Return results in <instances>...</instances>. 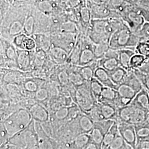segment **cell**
<instances>
[{
	"mask_svg": "<svg viewBox=\"0 0 149 149\" xmlns=\"http://www.w3.org/2000/svg\"><path fill=\"white\" fill-rule=\"evenodd\" d=\"M34 97L36 100L39 102H44L47 101L49 97L48 90L46 88L41 86L34 94Z\"/></svg>",
	"mask_w": 149,
	"mask_h": 149,
	"instance_id": "cell-48",
	"label": "cell"
},
{
	"mask_svg": "<svg viewBox=\"0 0 149 149\" xmlns=\"http://www.w3.org/2000/svg\"><path fill=\"white\" fill-rule=\"evenodd\" d=\"M118 56H119V50L110 48L106 54L104 58H116L118 59Z\"/></svg>",
	"mask_w": 149,
	"mask_h": 149,
	"instance_id": "cell-53",
	"label": "cell"
},
{
	"mask_svg": "<svg viewBox=\"0 0 149 149\" xmlns=\"http://www.w3.org/2000/svg\"><path fill=\"white\" fill-rule=\"evenodd\" d=\"M32 37L36 42V50H42L47 53L49 52L53 46L50 36L44 33H35Z\"/></svg>",
	"mask_w": 149,
	"mask_h": 149,
	"instance_id": "cell-14",
	"label": "cell"
},
{
	"mask_svg": "<svg viewBox=\"0 0 149 149\" xmlns=\"http://www.w3.org/2000/svg\"><path fill=\"white\" fill-rule=\"evenodd\" d=\"M134 5L142 13L149 12V0H132Z\"/></svg>",
	"mask_w": 149,
	"mask_h": 149,
	"instance_id": "cell-49",
	"label": "cell"
},
{
	"mask_svg": "<svg viewBox=\"0 0 149 149\" xmlns=\"http://www.w3.org/2000/svg\"><path fill=\"white\" fill-rule=\"evenodd\" d=\"M133 71L141 83L143 87L149 92V76L145 74L139 69L135 70Z\"/></svg>",
	"mask_w": 149,
	"mask_h": 149,
	"instance_id": "cell-47",
	"label": "cell"
},
{
	"mask_svg": "<svg viewBox=\"0 0 149 149\" xmlns=\"http://www.w3.org/2000/svg\"><path fill=\"white\" fill-rule=\"evenodd\" d=\"M33 52L17 49L16 63L18 70L27 72L32 69L34 61Z\"/></svg>",
	"mask_w": 149,
	"mask_h": 149,
	"instance_id": "cell-10",
	"label": "cell"
},
{
	"mask_svg": "<svg viewBox=\"0 0 149 149\" xmlns=\"http://www.w3.org/2000/svg\"><path fill=\"white\" fill-rule=\"evenodd\" d=\"M90 10L92 19H106L112 17H120L117 12L111 10L107 5L87 3Z\"/></svg>",
	"mask_w": 149,
	"mask_h": 149,
	"instance_id": "cell-9",
	"label": "cell"
},
{
	"mask_svg": "<svg viewBox=\"0 0 149 149\" xmlns=\"http://www.w3.org/2000/svg\"><path fill=\"white\" fill-rule=\"evenodd\" d=\"M109 1V0H88L86 2V4L89 3L99 5H107L108 4Z\"/></svg>",
	"mask_w": 149,
	"mask_h": 149,
	"instance_id": "cell-55",
	"label": "cell"
},
{
	"mask_svg": "<svg viewBox=\"0 0 149 149\" xmlns=\"http://www.w3.org/2000/svg\"><path fill=\"white\" fill-rule=\"evenodd\" d=\"M140 40L138 34L133 33L125 24L112 34L109 43L110 48L116 49H135Z\"/></svg>",
	"mask_w": 149,
	"mask_h": 149,
	"instance_id": "cell-2",
	"label": "cell"
},
{
	"mask_svg": "<svg viewBox=\"0 0 149 149\" xmlns=\"http://www.w3.org/2000/svg\"><path fill=\"white\" fill-rule=\"evenodd\" d=\"M135 52V49H123L119 50V56L118 60L120 66L122 67L124 69L129 71V63L132 56L133 55Z\"/></svg>",
	"mask_w": 149,
	"mask_h": 149,
	"instance_id": "cell-24",
	"label": "cell"
},
{
	"mask_svg": "<svg viewBox=\"0 0 149 149\" xmlns=\"http://www.w3.org/2000/svg\"><path fill=\"white\" fill-rule=\"evenodd\" d=\"M0 149H24V148H18V147H16L15 146L11 145L10 144L7 143L6 145H4L3 146H1Z\"/></svg>",
	"mask_w": 149,
	"mask_h": 149,
	"instance_id": "cell-58",
	"label": "cell"
},
{
	"mask_svg": "<svg viewBox=\"0 0 149 149\" xmlns=\"http://www.w3.org/2000/svg\"><path fill=\"white\" fill-rule=\"evenodd\" d=\"M130 1L131 0H109L107 6L112 11L118 12L130 2Z\"/></svg>",
	"mask_w": 149,
	"mask_h": 149,
	"instance_id": "cell-45",
	"label": "cell"
},
{
	"mask_svg": "<svg viewBox=\"0 0 149 149\" xmlns=\"http://www.w3.org/2000/svg\"><path fill=\"white\" fill-rule=\"evenodd\" d=\"M115 122L104 120L95 123L94 128L90 133L91 140L102 147L106 135Z\"/></svg>",
	"mask_w": 149,
	"mask_h": 149,
	"instance_id": "cell-6",
	"label": "cell"
},
{
	"mask_svg": "<svg viewBox=\"0 0 149 149\" xmlns=\"http://www.w3.org/2000/svg\"><path fill=\"white\" fill-rule=\"evenodd\" d=\"M89 83L92 93L96 99V101L97 102L101 96L102 92L104 86L95 78Z\"/></svg>",
	"mask_w": 149,
	"mask_h": 149,
	"instance_id": "cell-41",
	"label": "cell"
},
{
	"mask_svg": "<svg viewBox=\"0 0 149 149\" xmlns=\"http://www.w3.org/2000/svg\"><path fill=\"white\" fill-rule=\"evenodd\" d=\"M77 18L78 21H79L81 23V25L85 28L87 33L88 28L90 25L91 22L92 21V17L90 10L86 4L80 6L77 13Z\"/></svg>",
	"mask_w": 149,
	"mask_h": 149,
	"instance_id": "cell-21",
	"label": "cell"
},
{
	"mask_svg": "<svg viewBox=\"0 0 149 149\" xmlns=\"http://www.w3.org/2000/svg\"><path fill=\"white\" fill-rule=\"evenodd\" d=\"M32 116L28 109L20 108L2 121L10 138L24 130L31 123Z\"/></svg>",
	"mask_w": 149,
	"mask_h": 149,
	"instance_id": "cell-1",
	"label": "cell"
},
{
	"mask_svg": "<svg viewBox=\"0 0 149 149\" xmlns=\"http://www.w3.org/2000/svg\"><path fill=\"white\" fill-rule=\"evenodd\" d=\"M122 84H125L130 86L138 93L144 88L133 70L128 71V73Z\"/></svg>",
	"mask_w": 149,
	"mask_h": 149,
	"instance_id": "cell-26",
	"label": "cell"
},
{
	"mask_svg": "<svg viewBox=\"0 0 149 149\" xmlns=\"http://www.w3.org/2000/svg\"><path fill=\"white\" fill-rule=\"evenodd\" d=\"M131 105L149 110V92L143 88L134 97Z\"/></svg>",
	"mask_w": 149,
	"mask_h": 149,
	"instance_id": "cell-20",
	"label": "cell"
},
{
	"mask_svg": "<svg viewBox=\"0 0 149 149\" xmlns=\"http://www.w3.org/2000/svg\"><path fill=\"white\" fill-rule=\"evenodd\" d=\"M29 0H7L8 2L11 3L12 4H20L25 3Z\"/></svg>",
	"mask_w": 149,
	"mask_h": 149,
	"instance_id": "cell-59",
	"label": "cell"
},
{
	"mask_svg": "<svg viewBox=\"0 0 149 149\" xmlns=\"http://www.w3.org/2000/svg\"><path fill=\"white\" fill-rule=\"evenodd\" d=\"M119 135L118 122H115L105 136L102 146V149H106L110 144H112Z\"/></svg>",
	"mask_w": 149,
	"mask_h": 149,
	"instance_id": "cell-32",
	"label": "cell"
},
{
	"mask_svg": "<svg viewBox=\"0 0 149 149\" xmlns=\"http://www.w3.org/2000/svg\"><path fill=\"white\" fill-rule=\"evenodd\" d=\"M23 89L27 93H36L41 87L40 81L33 78H27L22 84Z\"/></svg>",
	"mask_w": 149,
	"mask_h": 149,
	"instance_id": "cell-35",
	"label": "cell"
},
{
	"mask_svg": "<svg viewBox=\"0 0 149 149\" xmlns=\"http://www.w3.org/2000/svg\"><path fill=\"white\" fill-rule=\"evenodd\" d=\"M35 128L38 136L39 149H59L60 144L45 132L41 123L35 122Z\"/></svg>",
	"mask_w": 149,
	"mask_h": 149,
	"instance_id": "cell-7",
	"label": "cell"
},
{
	"mask_svg": "<svg viewBox=\"0 0 149 149\" xmlns=\"http://www.w3.org/2000/svg\"><path fill=\"white\" fill-rule=\"evenodd\" d=\"M118 95L121 98H127L133 101L138 92L133 88L125 84H121L117 86L116 88Z\"/></svg>",
	"mask_w": 149,
	"mask_h": 149,
	"instance_id": "cell-30",
	"label": "cell"
},
{
	"mask_svg": "<svg viewBox=\"0 0 149 149\" xmlns=\"http://www.w3.org/2000/svg\"><path fill=\"white\" fill-rule=\"evenodd\" d=\"M12 44L17 49L33 52L36 50L37 44L32 37L28 36L24 33L21 34L13 38Z\"/></svg>",
	"mask_w": 149,
	"mask_h": 149,
	"instance_id": "cell-11",
	"label": "cell"
},
{
	"mask_svg": "<svg viewBox=\"0 0 149 149\" xmlns=\"http://www.w3.org/2000/svg\"><path fill=\"white\" fill-rule=\"evenodd\" d=\"M143 16H144L145 21L147 22H149V12L147 13H142Z\"/></svg>",
	"mask_w": 149,
	"mask_h": 149,
	"instance_id": "cell-60",
	"label": "cell"
},
{
	"mask_svg": "<svg viewBox=\"0 0 149 149\" xmlns=\"http://www.w3.org/2000/svg\"><path fill=\"white\" fill-rule=\"evenodd\" d=\"M95 78L100 82L104 87H110L116 90L117 87V86L116 85L112 82L109 72L102 68L98 67L96 69L95 73Z\"/></svg>",
	"mask_w": 149,
	"mask_h": 149,
	"instance_id": "cell-22",
	"label": "cell"
},
{
	"mask_svg": "<svg viewBox=\"0 0 149 149\" xmlns=\"http://www.w3.org/2000/svg\"><path fill=\"white\" fill-rule=\"evenodd\" d=\"M138 35L141 40H149V22H146L139 32Z\"/></svg>",
	"mask_w": 149,
	"mask_h": 149,
	"instance_id": "cell-51",
	"label": "cell"
},
{
	"mask_svg": "<svg viewBox=\"0 0 149 149\" xmlns=\"http://www.w3.org/2000/svg\"><path fill=\"white\" fill-rule=\"evenodd\" d=\"M87 114L90 116V117L93 119L95 122L104 120L102 115L100 107L97 102L92 109Z\"/></svg>",
	"mask_w": 149,
	"mask_h": 149,
	"instance_id": "cell-46",
	"label": "cell"
},
{
	"mask_svg": "<svg viewBox=\"0 0 149 149\" xmlns=\"http://www.w3.org/2000/svg\"><path fill=\"white\" fill-rule=\"evenodd\" d=\"M1 73H2V79L6 83L10 84V85L22 84L26 80L24 72H22L18 70H7L1 69Z\"/></svg>",
	"mask_w": 149,
	"mask_h": 149,
	"instance_id": "cell-13",
	"label": "cell"
},
{
	"mask_svg": "<svg viewBox=\"0 0 149 149\" xmlns=\"http://www.w3.org/2000/svg\"><path fill=\"white\" fill-rule=\"evenodd\" d=\"M36 20V17L32 14H28L24 23L23 33L28 36L32 37L35 33Z\"/></svg>",
	"mask_w": 149,
	"mask_h": 149,
	"instance_id": "cell-34",
	"label": "cell"
},
{
	"mask_svg": "<svg viewBox=\"0 0 149 149\" xmlns=\"http://www.w3.org/2000/svg\"><path fill=\"white\" fill-rule=\"evenodd\" d=\"M82 51V33H79L78 35L76 43L71 53L70 54L69 59L67 63L71 64L73 66L79 65L80 56Z\"/></svg>",
	"mask_w": 149,
	"mask_h": 149,
	"instance_id": "cell-19",
	"label": "cell"
},
{
	"mask_svg": "<svg viewBox=\"0 0 149 149\" xmlns=\"http://www.w3.org/2000/svg\"><path fill=\"white\" fill-rule=\"evenodd\" d=\"M139 70H140L142 72H143L145 74L149 76V60H148L146 61V63Z\"/></svg>",
	"mask_w": 149,
	"mask_h": 149,
	"instance_id": "cell-57",
	"label": "cell"
},
{
	"mask_svg": "<svg viewBox=\"0 0 149 149\" xmlns=\"http://www.w3.org/2000/svg\"><path fill=\"white\" fill-rule=\"evenodd\" d=\"M28 111L32 116V119L35 122L44 124L50 120V114L48 110L40 103L33 104L29 107Z\"/></svg>",
	"mask_w": 149,
	"mask_h": 149,
	"instance_id": "cell-12",
	"label": "cell"
},
{
	"mask_svg": "<svg viewBox=\"0 0 149 149\" xmlns=\"http://www.w3.org/2000/svg\"><path fill=\"white\" fill-rule=\"evenodd\" d=\"M104 149H133L119 135L112 144Z\"/></svg>",
	"mask_w": 149,
	"mask_h": 149,
	"instance_id": "cell-43",
	"label": "cell"
},
{
	"mask_svg": "<svg viewBox=\"0 0 149 149\" xmlns=\"http://www.w3.org/2000/svg\"><path fill=\"white\" fill-rule=\"evenodd\" d=\"M78 35L79 34L60 32L50 36L53 45L63 48L70 54L76 43Z\"/></svg>",
	"mask_w": 149,
	"mask_h": 149,
	"instance_id": "cell-5",
	"label": "cell"
},
{
	"mask_svg": "<svg viewBox=\"0 0 149 149\" xmlns=\"http://www.w3.org/2000/svg\"><path fill=\"white\" fill-rule=\"evenodd\" d=\"M48 54L53 61L59 64L67 63L70 55L64 49L54 45L52 46Z\"/></svg>",
	"mask_w": 149,
	"mask_h": 149,
	"instance_id": "cell-17",
	"label": "cell"
},
{
	"mask_svg": "<svg viewBox=\"0 0 149 149\" xmlns=\"http://www.w3.org/2000/svg\"><path fill=\"white\" fill-rule=\"evenodd\" d=\"M128 71L120 66L112 72H109L112 82L117 86L122 83Z\"/></svg>",
	"mask_w": 149,
	"mask_h": 149,
	"instance_id": "cell-33",
	"label": "cell"
},
{
	"mask_svg": "<svg viewBox=\"0 0 149 149\" xmlns=\"http://www.w3.org/2000/svg\"><path fill=\"white\" fill-rule=\"evenodd\" d=\"M110 46L109 42H103L95 44L94 53L95 54L96 60H98L104 58Z\"/></svg>",
	"mask_w": 149,
	"mask_h": 149,
	"instance_id": "cell-39",
	"label": "cell"
},
{
	"mask_svg": "<svg viewBox=\"0 0 149 149\" xmlns=\"http://www.w3.org/2000/svg\"><path fill=\"white\" fill-rule=\"evenodd\" d=\"M120 66L118 59L103 58L98 60V67H101L108 72H112Z\"/></svg>",
	"mask_w": 149,
	"mask_h": 149,
	"instance_id": "cell-31",
	"label": "cell"
},
{
	"mask_svg": "<svg viewBox=\"0 0 149 149\" xmlns=\"http://www.w3.org/2000/svg\"><path fill=\"white\" fill-rule=\"evenodd\" d=\"M70 82L76 88L83 85L85 83V81L82 78L81 74L77 71H71L69 72Z\"/></svg>",
	"mask_w": 149,
	"mask_h": 149,
	"instance_id": "cell-44",
	"label": "cell"
},
{
	"mask_svg": "<svg viewBox=\"0 0 149 149\" xmlns=\"http://www.w3.org/2000/svg\"><path fill=\"white\" fill-rule=\"evenodd\" d=\"M147 123L149 125V110L148 111V119H147V121H146Z\"/></svg>",
	"mask_w": 149,
	"mask_h": 149,
	"instance_id": "cell-62",
	"label": "cell"
},
{
	"mask_svg": "<svg viewBox=\"0 0 149 149\" xmlns=\"http://www.w3.org/2000/svg\"><path fill=\"white\" fill-rule=\"evenodd\" d=\"M77 71L82 77L86 82H90L92 80L95 79V70L98 68V60H96L93 63L90 65L83 67L78 66Z\"/></svg>",
	"mask_w": 149,
	"mask_h": 149,
	"instance_id": "cell-23",
	"label": "cell"
},
{
	"mask_svg": "<svg viewBox=\"0 0 149 149\" xmlns=\"http://www.w3.org/2000/svg\"><path fill=\"white\" fill-rule=\"evenodd\" d=\"M118 13L124 23L132 32L138 34L146 21L141 11L134 5L132 0Z\"/></svg>",
	"mask_w": 149,
	"mask_h": 149,
	"instance_id": "cell-3",
	"label": "cell"
},
{
	"mask_svg": "<svg viewBox=\"0 0 149 149\" xmlns=\"http://www.w3.org/2000/svg\"><path fill=\"white\" fill-rule=\"evenodd\" d=\"M147 61L148 60L144 56L139 54H134L130 60V70H135L140 69L146 63Z\"/></svg>",
	"mask_w": 149,
	"mask_h": 149,
	"instance_id": "cell-37",
	"label": "cell"
},
{
	"mask_svg": "<svg viewBox=\"0 0 149 149\" xmlns=\"http://www.w3.org/2000/svg\"><path fill=\"white\" fill-rule=\"evenodd\" d=\"M135 107L129 105L118 109V122L129 123L132 117Z\"/></svg>",
	"mask_w": 149,
	"mask_h": 149,
	"instance_id": "cell-28",
	"label": "cell"
},
{
	"mask_svg": "<svg viewBox=\"0 0 149 149\" xmlns=\"http://www.w3.org/2000/svg\"><path fill=\"white\" fill-rule=\"evenodd\" d=\"M95 122L88 116L85 113L77 116V128L79 133L90 134L95 126Z\"/></svg>",
	"mask_w": 149,
	"mask_h": 149,
	"instance_id": "cell-15",
	"label": "cell"
},
{
	"mask_svg": "<svg viewBox=\"0 0 149 149\" xmlns=\"http://www.w3.org/2000/svg\"><path fill=\"white\" fill-rule=\"evenodd\" d=\"M60 32L71 34H79L78 25H77L76 22L71 21L65 22L60 26Z\"/></svg>",
	"mask_w": 149,
	"mask_h": 149,
	"instance_id": "cell-42",
	"label": "cell"
},
{
	"mask_svg": "<svg viewBox=\"0 0 149 149\" xmlns=\"http://www.w3.org/2000/svg\"><path fill=\"white\" fill-rule=\"evenodd\" d=\"M10 138L3 123L1 122L0 127V146L7 144Z\"/></svg>",
	"mask_w": 149,
	"mask_h": 149,
	"instance_id": "cell-50",
	"label": "cell"
},
{
	"mask_svg": "<svg viewBox=\"0 0 149 149\" xmlns=\"http://www.w3.org/2000/svg\"><path fill=\"white\" fill-rule=\"evenodd\" d=\"M37 7L42 13L48 15L53 13L57 6L53 0H38Z\"/></svg>",
	"mask_w": 149,
	"mask_h": 149,
	"instance_id": "cell-29",
	"label": "cell"
},
{
	"mask_svg": "<svg viewBox=\"0 0 149 149\" xmlns=\"http://www.w3.org/2000/svg\"><path fill=\"white\" fill-rule=\"evenodd\" d=\"M74 107H64L58 109L54 114V118L58 121L65 120L69 119L70 116H73L72 109Z\"/></svg>",
	"mask_w": 149,
	"mask_h": 149,
	"instance_id": "cell-38",
	"label": "cell"
},
{
	"mask_svg": "<svg viewBox=\"0 0 149 149\" xmlns=\"http://www.w3.org/2000/svg\"><path fill=\"white\" fill-rule=\"evenodd\" d=\"M58 79L61 85H67L70 82L69 72L65 71H61L58 75Z\"/></svg>",
	"mask_w": 149,
	"mask_h": 149,
	"instance_id": "cell-52",
	"label": "cell"
},
{
	"mask_svg": "<svg viewBox=\"0 0 149 149\" xmlns=\"http://www.w3.org/2000/svg\"><path fill=\"white\" fill-rule=\"evenodd\" d=\"M134 126L137 139V143L141 140L149 139V125L147 122Z\"/></svg>",
	"mask_w": 149,
	"mask_h": 149,
	"instance_id": "cell-36",
	"label": "cell"
},
{
	"mask_svg": "<svg viewBox=\"0 0 149 149\" xmlns=\"http://www.w3.org/2000/svg\"><path fill=\"white\" fill-rule=\"evenodd\" d=\"M118 98L119 95L116 89L110 87H104L101 96L97 102L111 104L116 106Z\"/></svg>",
	"mask_w": 149,
	"mask_h": 149,
	"instance_id": "cell-18",
	"label": "cell"
},
{
	"mask_svg": "<svg viewBox=\"0 0 149 149\" xmlns=\"http://www.w3.org/2000/svg\"><path fill=\"white\" fill-rule=\"evenodd\" d=\"M136 149H149V139L138 142L136 144Z\"/></svg>",
	"mask_w": 149,
	"mask_h": 149,
	"instance_id": "cell-54",
	"label": "cell"
},
{
	"mask_svg": "<svg viewBox=\"0 0 149 149\" xmlns=\"http://www.w3.org/2000/svg\"><path fill=\"white\" fill-rule=\"evenodd\" d=\"M97 103L100 107L104 120H111L118 122V108L116 107L109 103L98 102Z\"/></svg>",
	"mask_w": 149,
	"mask_h": 149,
	"instance_id": "cell-16",
	"label": "cell"
},
{
	"mask_svg": "<svg viewBox=\"0 0 149 149\" xmlns=\"http://www.w3.org/2000/svg\"><path fill=\"white\" fill-rule=\"evenodd\" d=\"M74 97L79 108L86 114L92 109L97 102L91 91L90 83L87 82L76 88Z\"/></svg>",
	"mask_w": 149,
	"mask_h": 149,
	"instance_id": "cell-4",
	"label": "cell"
},
{
	"mask_svg": "<svg viewBox=\"0 0 149 149\" xmlns=\"http://www.w3.org/2000/svg\"><path fill=\"white\" fill-rule=\"evenodd\" d=\"M134 107V110L130 124L136 125L146 122L149 110H145L141 108Z\"/></svg>",
	"mask_w": 149,
	"mask_h": 149,
	"instance_id": "cell-25",
	"label": "cell"
},
{
	"mask_svg": "<svg viewBox=\"0 0 149 149\" xmlns=\"http://www.w3.org/2000/svg\"><path fill=\"white\" fill-rule=\"evenodd\" d=\"M135 53L144 56L149 60V40H141L135 48Z\"/></svg>",
	"mask_w": 149,
	"mask_h": 149,
	"instance_id": "cell-40",
	"label": "cell"
},
{
	"mask_svg": "<svg viewBox=\"0 0 149 149\" xmlns=\"http://www.w3.org/2000/svg\"><path fill=\"white\" fill-rule=\"evenodd\" d=\"M119 135L133 149H136L137 139L134 125L127 123L118 122Z\"/></svg>",
	"mask_w": 149,
	"mask_h": 149,
	"instance_id": "cell-8",
	"label": "cell"
},
{
	"mask_svg": "<svg viewBox=\"0 0 149 149\" xmlns=\"http://www.w3.org/2000/svg\"><path fill=\"white\" fill-rule=\"evenodd\" d=\"M25 19H16L11 22L8 27V34L10 37L13 38L24 33V23Z\"/></svg>",
	"mask_w": 149,
	"mask_h": 149,
	"instance_id": "cell-27",
	"label": "cell"
},
{
	"mask_svg": "<svg viewBox=\"0 0 149 149\" xmlns=\"http://www.w3.org/2000/svg\"><path fill=\"white\" fill-rule=\"evenodd\" d=\"M59 149H67L66 148H65V147H64V146H63L62 145H61L60 144V148H59Z\"/></svg>",
	"mask_w": 149,
	"mask_h": 149,
	"instance_id": "cell-61",
	"label": "cell"
},
{
	"mask_svg": "<svg viewBox=\"0 0 149 149\" xmlns=\"http://www.w3.org/2000/svg\"><path fill=\"white\" fill-rule=\"evenodd\" d=\"M84 149H102L101 146L93 142L92 140L87 145Z\"/></svg>",
	"mask_w": 149,
	"mask_h": 149,
	"instance_id": "cell-56",
	"label": "cell"
}]
</instances>
